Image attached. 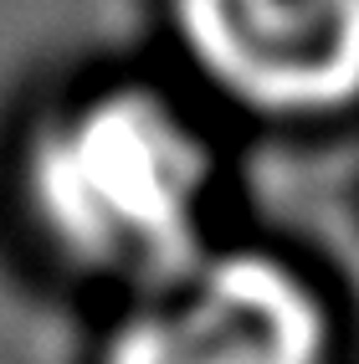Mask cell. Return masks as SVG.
Here are the masks:
<instances>
[{
    "instance_id": "obj_1",
    "label": "cell",
    "mask_w": 359,
    "mask_h": 364,
    "mask_svg": "<svg viewBox=\"0 0 359 364\" xmlns=\"http://www.w3.org/2000/svg\"><path fill=\"white\" fill-rule=\"evenodd\" d=\"M26 185L36 221L82 267L164 287L200 262L210 149L144 87L52 118L31 144Z\"/></svg>"
},
{
    "instance_id": "obj_2",
    "label": "cell",
    "mask_w": 359,
    "mask_h": 364,
    "mask_svg": "<svg viewBox=\"0 0 359 364\" xmlns=\"http://www.w3.org/2000/svg\"><path fill=\"white\" fill-rule=\"evenodd\" d=\"M108 364H333V323L287 262L200 257L118 328Z\"/></svg>"
},
{
    "instance_id": "obj_3",
    "label": "cell",
    "mask_w": 359,
    "mask_h": 364,
    "mask_svg": "<svg viewBox=\"0 0 359 364\" xmlns=\"http://www.w3.org/2000/svg\"><path fill=\"white\" fill-rule=\"evenodd\" d=\"M215 87L262 113L323 118L359 98V0H175Z\"/></svg>"
}]
</instances>
